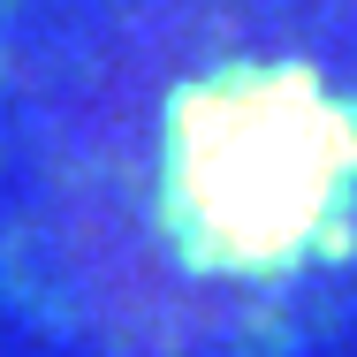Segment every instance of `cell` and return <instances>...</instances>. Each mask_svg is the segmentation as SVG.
I'll return each instance as SVG.
<instances>
[{"label": "cell", "instance_id": "cell-1", "mask_svg": "<svg viewBox=\"0 0 357 357\" xmlns=\"http://www.w3.org/2000/svg\"><path fill=\"white\" fill-rule=\"evenodd\" d=\"M0 266L144 357H274L350 319L357 0H15Z\"/></svg>", "mask_w": 357, "mask_h": 357}]
</instances>
